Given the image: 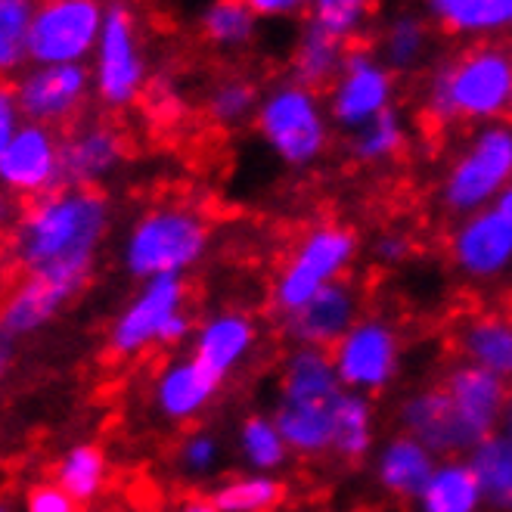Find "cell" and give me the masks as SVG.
<instances>
[{
	"mask_svg": "<svg viewBox=\"0 0 512 512\" xmlns=\"http://www.w3.org/2000/svg\"><path fill=\"white\" fill-rule=\"evenodd\" d=\"M109 230L112 202L103 190L59 187L22 205L4 252L22 277H44L81 295L97 274Z\"/></svg>",
	"mask_w": 512,
	"mask_h": 512,
	"instance_id": "6da1fadb",
	"label": "cell"
},
{
	"mask_svg": "<svg viewBox=\"0 0 512 512\" xmlns=\"http://www.w3.org/2000/svg\"><path fill=\"white\" fill-rule=\"evenodd\" d=\"M208 249V224L190 205L162 202L146 208L122 243L125 270L146 283L156 277H184Z\"/></svg>",
	"mask_w": 512,
	"mask_h": 512,
	"instance_id": "7a4b0ae2",
	"label": "cell"
},
{
	"mask_svg": "<svg viewBox=\"0 0 512 512\" xmlns=\"http://www.w3.org/2000/svg\"><path fill=\"white\" fill-rule=\"evenodd\" d=\"M193 333L187 314L184 277L146 280L140 292L118 311L109 326V351L122 360L140 357L153 348H174Z\"/></svg>",
	"mask_w": 512,
	"mask_h": 512,
	"instance_id": "3957f363",
	"label": "cell"
},
{
	"mask_svg": "<svg viewBox=\"0 0 512 512\" xmlns=\"http://www.w3.org/2000/svg\"><path fill=\"white\" fill-rule=\"evenodd\" d=\"M354 255V233L345 227H317L298 243L286 270L277 280L274 301L283 317L305 308L308 301L333 283Z\"/></svg>",
	"mask_w": 512,
	"mask_h": 512,
	"instance_id": "277c9868",
	"label": "cell"
},
{
	"mask_svg": "<svg viewBox=\"0 0 512 512\" xmlns=\"http://www.w3.org/2000/svg\"><path fill=\"white\" fill-rule=\"evenodd\" d=\"M457 118H488L509 106L512 56L500 47L478 44L438 69Z\"/></svg>",
	"mask_w": 512,
	"mask_h": 512,
	"instance_id": "5b68a950",
	"label": "cell"
},
{
	"mask_svg": "<svg viewBox=\"0 0 512 512\" xmlns=\"http://www.w3.org/2000/svg\"><path fill=\"white\" fill-rule=\"evenodd\" d=\"M128 137L106 115H84L59 134V171L63 187L100 190L122 168Z\"/></svg>",
	"mask_w": 512,
	"mask_h": 512,
	"instance_id": "8992f818",
	"label": "cell"
},
{
	"mask_svg": "<svg viewBox=\"0 0 512 512\" xmlns=\"http://www.w3.org/2000/svg\"><path fill=\"white\" fill-rule=\"evenodd\" d=\"M90 72L81 63L69 66H35L13 81L16 103L25 122H35L63 134L87 109Z\"/></svg>",
	"mask_w": 512,
	"mask_h": 512,
	"instance_id": "52a82bcc",
	"label": "cell"
},
{
	"mask_svg": "<svg viewBox=\"0 0 512 512\" xmlns=\"http://www.w3.org/2000/svg\"><path fill=\"white\" fill-rule=\"evenodd\" d=\"M97 0H44L28 35V59L38 66H69L90 53L100 32Z\"/></svg>",
	"mask_w": 512,
	"mask_h": 512,
	"instance_id": "ba28073f",
	"label": "cell"
},
{
	"mask_svg": "<svg viewBox=\"0 0 512 512\" xmlns=\"http://www.w3.org/2000/svg\"><path fill=\"white\" fill-rule=\"evenodd\" d=\"M0 187L22 205L63 187L59 171V131L22 122L16 137L0 156Z\"/></svg>",
	"mask_w": 512,
	"mask_h": 512,
	"instance_id": "9c48e42d",
	"label": "cell"
},
{
	"mask_svg": "<svg viewBox=\"0 0 512 512\" xmlns=\"http://www.w3.org/2000/svg\"><path fill=\"white\" fill-rule=\"evenodd\" d=\"M398 419L404 426V435L416 438L429 454H441V457H460L463 450H475L488 438L469 423L463 410L441 385L410 395L401 404Z\"/></svg>",
	"mask_w": 512,
	"mask_h": 512,
	"instance_id": "30bf717a",
	"label": "cell"
},
{
	"mask_svg": "<svg viewBox=\"0 0 512 512\" xmlns=\"http://www.w3.org/2000/svg\"><path fill=\"white\" fill-rule=\"evenodd\" d=\"M512 177V131L491 128L485 131L469 153L454 165L444 187V202L454 212H472L481 202L506 187Z\"/></svg>",
	"mask_w": 512,
	"mask_h": 512,
	"instance_id": "8fae6325",
	"label": "cell"
},
{
	"mask_svg": "<svg viewBox=\"0 0 512 512\" xmlns=\"http://www.w3.org/2000/svg\"><path fill=\"white\" fill-rule=\"evenodd\" d=\"M143 87V59L137 53L134 16L125 4H112L103 19L97 97L106 109H125Z\"/></svg>",
	"mask_w": 512,
	"mask_h": 512,
	"instance_id": "7c38bea8",
	"label": "cell"
},
{
	"mask_svg": "<svg viewBox=\"0 0 512 512\" xmlns=\"http://www.w3.org/2000/svg\"><path fill=\"white\" fill-rule=\"evenodd\" d=\"M258 125L270 146L277 153L292 162V165H305L314 156H320V149L326 143V128L320 122L317 103L308 90L301 87H283L270 97L261 109Z\"/></svg>",
	"mask_w": 512,
	"mask_h": 512,
	"instance_id": "4fadbf2b",
	"label": "cell"
},
{
	"mask_svg": "<svg viewBox=\"0 0 512 512\" xmlns=\"http://www.w3.org/2000/svg\"><path fill=\"white\" fill-rule=\"evenodd\" d=\"M329 354L345 385L382 391L398 370V333L385 320H357Z\"/></svg>",
	"mask_w": 512,
	"mask_h": 512,
	"instance_id": "5bb4252c",
	"label": "cell"
},
{
	"mask_svg": "<svg viewBox=\"0 0 512 512\" xmlns=\"http://www.w3.org/2000/svg\"><path fill=\"white\" fill-rule=\"evenodd\" d=\"M360 289L354 280L342 277L323 286L305 308L286 317V333L298 339L305 348H323L333 351L357 323L360 308Z\"/></svg>",
	"mask_w": 512,
	"mask_h": 512,
	"instance_id": "9a60e30c",
	"label": "cell"
},
{
	"mask_svg": "<svg viewBox=\"0 0 512 512\" xmlns=\"http://www.w3.org/2000/svg\"><path fill=\"white\" fill-rule=\"evenodd\" d=\"M78 298L75 289L53 283L44 277H19L16 286L0 298V329L16 342H25L59 320L72 301Z\"/></svg>",
	"mask_w": 512,
	"mask_h": 512,
	"instance_id": "2e32d148",
	"label": "cell"
},
{
	"mask_svg": "<svg viewBox=\"0 0 512 512\" xmlns=\"http://www.w3.org/2000/svg\"><path fill=\"white\" fill-rule=\"evenodd\" d=\"M454 348L466 364L485 367L497 376H512V298L500 308L463 311Z\"/></svg>",
	"mask_w": 512,
	"mask_h": 512,
	"instance_id": "e0dca14e",
	"label": "cell"
},
{
	"mask_svg": "<svg viewBox=\"0 0 512 512\" xmlns=\"http://www.w3.org/2000/svg\"><path fill=\"white\" fill-rule=\"evenodd\" d=\"M450 255L469 277H497L512 261V221L497 208L469 218L450 239Z\"/></svg>",
	"mask_w": 512,
	"mask_h": 512,
	"instance_id": "ac0fdd59",
	"label": "cell"
},
{
	"mask_svg": "<svg viewBox=\"0 0 512 512\" xmlns=\"http://www.w3.org/2000/svg\"><path fill=\"white\" fill-rule=\"evenodd\" d=\"M218 379L202 370L193 354L190 357H174L159 370L156 385H153V401L159 407V413L171 423H187L199 410H205V404L215 398L218 391Z\"/></svg>",
	"mask_w": 512,
	"mask_h": 512,
	"instance_id": "d6986e66",
	"label": "cell"
},
{
	"mask_svg": "<svg viewBox=\"0 0 512 512\" xmlns=\"http://www.w3.org/2000/svg\"><path fill=\"white\" fill-rule=\"evenodd\" d=\"M441 388L454 398V404L463 410V416L481 435H491L494 423L503 416L512 398L503 376L485 367H475V364H457L444 376Z\"/></svg>",
	"mask_w": 512,
	"mask_h": 512,
	"instance_id": "ffe728a7",
	"label": "cell"
},
{
	"mask_svg": "<svg viewBox=\"0 0 512 512\" xmlns=\"http://www.w3.org/2000/svg\"><path fill=\"white\" fill-rule=\"evenodd\" d=\"M333 354L323 348H298L283 370V398L289 404L308 407H339L342 388Z\"/></svg>",
	"mask_w": 512,
	"mask_h": 512,
	"instance_id": "44dd1931",
	"label": "cell"
},
{
	"mask_svg": "<svg viewBox=\"0 0 512 512\" xmlns=\"http://www.w3.org/2000/svg\"><path fill=\"white\" fill-rule=\"evenodd\" d=\"M252 342H255V329L249 317L221 314L199 326V333L193 339V360L218 382H224V376L236 367V360L246 357Z\"/></svg>",
	"mask_w": 512,
	"mask_h": 512,
	"instance_id": "7402d4cb",
	"label": "cell"
},
{
	"mask_svg": "<svg viewBox=\"0 0 512 512\" xmlns=\"http://www.w3.org/2000/svg\"><path fill=\"white\" fill-rule=\"evenodd\" d=\"M388 100V75L376 69L367 56L351 53L345 59V81L336 90L333 115L342 125L373 122L379 112H385Z\"/></svg>",
	"mask_w": 512,
	"mask_h": 512,
	"instance_id": "603a6c76",
	"label": "cell"
},
{
	"mask_svg": "<svg viewBox=\"0 0 512 512\" xmlns=\"http://www.w3.org/2000/svg\"><path fill=\"white\" fill-rule=\"evenodd\" d=\"M432 454L410 435H398L379 457L382 488L398 497H419L432 481Z\"/></svg>",
	"mask_w": 512,
	"mask_h": 512,
	"instance_id": "cb8c5ba5",
	"label": "cell"
},
{
	"mask_svg": "<svg viewBox=\"0 0 512 512\" xmlns=\"http://www.w3.org/2000/svg\"><path fill=\"white\" fill-rule=\"evenodd\" d=\"M53 481L63 488L78 506L97 500L106 491V481H109V460H106V450L81 441L72 444L69 450H63V457L56 460L53 466Z\"/></svg>",
	"mask_w": 512,
	"mask_h": 512,
	"instance_id": "d4e9b609",
	"label": "cell"
},
{
	"mask_svg": "<svg viewBox=\"0 0 512 512\" xmlns=\"http://www.w3.org/2000/svg\"><path fill=\"white\" fill-rule=\"evenodd\" d=\"M274 426L280 429L283 441L298 450V454H323L326 447H333L336 435V407H308V404H277Z\"/></svg>",
	"mask_w": 512,
	"mask_h": 512,
	"instance_id": "484cf974",
	"label": "cell"
},
{
	"mask_svg": "<svg viewBox=\"0 0 512 512\" xmlns=\"http://www.w3.org/2000/svg\"><path fill=\"white\" fill-rule=\"evenodd\" d=\"M38 13V0H0V81L13 84L28 59V35Z\"/></svg>",
	"mask_w": 512,
	"mask_h": 512,
	"instance_id": "4316f807",
	"label": "cell"
},
{
	"mask_svg": "<svg viewBox=\"0 0 512 512\" xmlns=\"http://www.w3.org/2000/svg\"><path fill=\"white\" fill-rule=\"evenodd\" d=\"M469 469L475 472L481 497L494 509L512 512V447L506 444V438L488 435L472 450Z\"/></svg>",
	"mask_w": 512,
	"mask_h": 512,
	"instance_id": "83f0119b",
	"label": "cell"
},
{
	"mask_svg": "<svg viewBox=\"0 0 512 512\" xmlns=\"http://www.w3.org/2000/svg\"><path fill=\"white\" fill-rule=\"evenodd\" d=\"M419 500H423V512H478L481 488L475 472L454 460L432 475Z\"/></svg>",
	"mask_w": 512,
	"mask_h": 512,
	"instance_id": "f1b7e54d",
	"label": "cell"
},
{
	"mask_svg": "<svg viewBox=\"0 0 512 512\" xmlns=\"http://www.w3.org/2000/svg\"><path fill=\"white\" fill-rule=\"evenodd\" d=\"M342 56V38L329 35L323 25H311L305 41H301L298 53H295V72L298 81L305 87H323L329 78H333L342 66H345Z\"/></svg>",
	"mask_w": 512,
	"mask_h": 512,
	"instance_id": "f546056e",
	"label": "cell"
},
{
	"mask_svg": "<svg viewBox=\"0 0 512 512\" xmlns=\"http://www.w3.org/2000/svg\"><path fill=\"white\" fill-rule=\"evenodd\" d=\"M373 441V407L360 395H342L336 407V435L333 447L345 460H360L370 450Z\"/></svg>",
	"mask_w": 512,
	"mask_h": 512,
	"instance_id": "4dcf8cb0",
	"label": "cell"
},
{
	"mask_svg": "<svg viewBox=\"0 0 512 512\" xmlns=\"http://www.w3.org/2000/svg\"><path fill=\"white\" fill-rule=\"evenodd\" d=\"M283 500V485L274 478H236L212 494L218 512H270Z\"/></svg>",
	"mask_w": 512,
	"mask_h": 512,
	"instance_id": "1f68e13d",
	"label": "cell"
},
{
	"mask_svg": "<svg viewBox=\"0 0 512 512\" xmlns=\"http://www.w3.org/2000/svg\"><path fill=\"white\" fill-rule=\"evenodd\" d=\"M243 454L249 463L261 466V469H274L283 463L286 457V441L280 435V429L274 423H267L261 416H249L243 423Z\"/></svg>",
	"mask_w": 512,
	"mask_h": 512,
	"instance_id": "d6a6232c",
	"label": "cell"
},
{
	"mask_svg": "<svg viewBox=\"0 0 512 512\" xmlns=\"http://www.w3.org/2000/svg\"><path fill=\"white\" fill-rule=\"evenodd\" d=\"M205 35L215 44H243L252 35V16L243 0H218L205 13Z\"/></svg>",
	"mask_w": 512,
	"mask_h": 512,
	"instance_id": "836d02e7",
	"label": "cell"
},
{
	"mask_svg": "<svg viewBox=\"0 0 512 512\" xmlns=\"http://www.w3.org/2000/svg\"><path fill=\"white\" fill-rule=\"evenodd\" d=\"M398 146H401V125H398V118L391 115V112H379V115L373 118V122L367 125V131L357 137L354 153H357L360 159L373 162V159L391 156Z\"/></svg>",
	"mask_w": 512,
	"mask_h": 512,
	"instance_id": "e575fe53",
	"label": "cell"
},
{
	"mask_svg": "<svg viewBox=\"0 0 512 512\" xmlns=\"http://www.w3.org/2000/svg\"><path fill=\"white\" fill-rule=\"evenodd\" d=\"M512 25V0H469V4L447 22L457 32H478V28Z\"/></svg>",
	"mask_w": 512,
	"mask_h": 512,
	"instance_id": "d590c367",
	"label": "cell"
},
{
	"mask_svg": "<svg viewBox=\"0 0 512 512\" xmlns=\"http://www.w3.org/2000/svg\"><path fill=\"white\" fill-rule=\"evenodd\" d=\"M252 100H255V90L246 81H227L215 90L212 100H208V112H212L215 122L233 125L252 109Z\"/></svg>",
	"mask_w": 512,
	"mask_h": 512,
	"instance_id": "8d00e7d4",
	"label": "cell"
},
{
	"mask_svg": "<svg viewBox=\"0 0 512 512\" xmlns=\"http://www.w3.org/2000/svg\"><path fill=\"white\" fill-rule=\"evenodd\" d=\"M367 0H317V16L314 22L323 25L329 35L345 38L351 35L360 16H364Z\"/></svg>",
	"mask_w": 512,
	"mask_h": 512,
	"instance_id": "74e56055",
	"label": "cell"
},
{
	"mask_svg": "<svg viewBox=\"0 0 512 512\" xmlns=\"http://www.w3.org/2000/svg\"><path fill=\"white\" fill-rule=\"evenodd\" d=\"M22 509L25 512H78V503L59 488L53 478H47V481H35V485L25 491Z\"/></svg>",
	"mask_w": 512,
	"mask_h": 512,
	"instance_id": "f35d334b",
	"label": "cell"
},
{
	"mask_svg": "<svg viewBox=\"0 0 512 512\" xmlns=\"http://www.w3.org/2000/svg\"><path fill=\"white\" fill-rule=\"evenodd\" d=\"M218 460V444L208 435H190L184 444H180V466L193 475H202L212 469V463Z\"/></svg>",
	"mask_w": 512,
	"mask_h": 512,
	"instance_id": "ab89813d",
	"label": "cell"
},
{
	"mask_svg": "<svg viewBox=\"0 0 512 512\" xmlns=\"http://www.w3.org/2000/svg\"><path fill=\"white\" fill-rule=\"evenodd\" d=\"M22 112H19V103H16V90L13 84L0 81V156H4V149L10 146V140L16 137V131L22 128Z\"/></svg>",
	"mask_w": 512,
	"mask_h": 512,
	"instance_id": "60d3db41",
	"label": "cell"
},
{
	"mask_svg": "<svg viewBox=\"0 0 512 512\" xmlns=\"http://www.w3.org/2000/svg\"><path fill=\"white\" fill-rule=\"evenodd\" d=\"M388 50L395 63H410L419 50V25L416 22H398L391 28V38H388Z\"/></svg>",
	"mask_w": 512,
	"mask_h": 512,
	"instance_id": "b9f144b4",
	"label": "cell"
},
{
	"mask_svg": "<svg viewBox=\"0 0 512 512\" xmlns=\"http://www.w3.org/2000/svg\"><path fill=\"white\" fill-rule=\"evenodd\" d=\"M19 215H22V202L0 187V239H7L13 233Z\"/></svg>",
	"mask_w": 512,
	"mask_h": 512,
	"instance_id": "7bdbcfd3",
	"label": "cell"
},
{
	"mask_svg": "<svg viewBox=\"0 0 512 512\" xmlns=\"http://www.w3.org/2000/svg\"><path fill=\"white\" fill-rule=\"evenodd\" d=\"M243 4L255 13L277 16V13H292L298 7H305V0H243Z\"/></svg>",
	"mask_w": 512,
	"mask_h": 512,
	"instance_id": "ee69618b",
	"label": "cell"
},
{
	"mask_svg": "<svg viewBox=\"0 0 512 512\" xmlns=\"http://www.w3.org/2000/svg\"><path fill=\"white\" fill-rule=\"evenodd\" d=\"M19 345L13 336H7L4 329H0V379H4L13 367H16V357H19Z\"/></svg>",
	"mask_w": 512,
	"mask_h": 512,
	"instance_id": "f6af8a7d",
	"label": "cell"
},
{
	"mask_svg": "<svg viewBox=\"0 0 512 512\" xmlns=\"http://www.w3.org/2000/svg\"><path fill=\"white\" fill-rule=\"evenodd\" d=\"M407 252H410V243H407V239H401V236H385L382 243H379V255L385 261H401Z\"/></svg>",
	"mask_w": 512,
	"mask_h": 512,
	"instance_id": "bcb514c9",
	"label": "cell"
},
{
	"mask_svg": "<svg viewBox=\"0 0 512 512\" xmlns=\"http://www.w3.org/2000/svg\"><path fill=\"white\" fill-rule=\"evenodd\" d=\"M469 4V0H432V10L441 16V22L447 25L450 19H454L463 7Z\"/></svg>",
	"mask_w": 512,
	"mask_h": 512,
	"instance_id": "7dc6e473",
	"label": "cell"
},
{
	"mask_svg": "<svg viewBox=\"0 0 512 512\" xmlns=\"http://www.w3.org/2000/svg\"><path fill=\"white\" fill-rule=\"evenodd\" d=\"M174 512H218V506L212 503V497H190L180 503Z\"/></svg>",
	"mask_w": 512,
	"mask_h": 512,
	"instance_id": "c3c4849f",
	"label": "cell"
},
{
	"mask_svg": "<svg viewBox=\"0 0 512 512\" xmlns=\"http://www.w3.org/2000/svg\"><path fill=\"white\" fill-rule=\"evenodd\" d=\"M497 212L506 215L512 221V184H506V190L500 193V202H497Z\"/></svg>",
	"mask_w": 512,
	"mask_h": 512,
	"instance_id": "681fc988",
	"label": "cell"
},
{
	"mask_svg": "<svg viewBox=\"0 0 512 512\" xmlns=\"http://www.w3.org/2000/svg\"><path fill=\"white\" fill-rule=\"evenodd\" d=\"M503 438H506V444L512 447V398H509V404H506V410H503Z\"/></svg>",
	"mask_w": 512,
	"mask_h": 512,
	"instance_id": "f907efd6",
	"label": "cell"
},
{
	"mask_svg": "<svg viewBox=\"0 0 512 512\" xmlns=\"http://www.w3.org/2000/svg\"><path fill=\"white\" fill-rule=\"evenodd\" d=\"M0 512H16V509H13V506H10L7 500H0Z\"/></svg>",
	"mask_w": 512,
	"mask_h": 512,
	"instance_id": "816d5d0a",
	"label": "cell"
},
{
	"mask_svg": "<svg viewBox=\"0 0 512 512\" xmlns=\"http://www.w3.org/2000/svg\"><path fill=\"white\" fill-rule=\"evenodd\" d=\"M506 109H509V115H512V90H509V106H506Z\"/></svg>",
	"mask_w": 512,
	"mask_h": 512,
	"instance_id": "f5cc1de1",
	"label": "cell"
}]
</instances>
